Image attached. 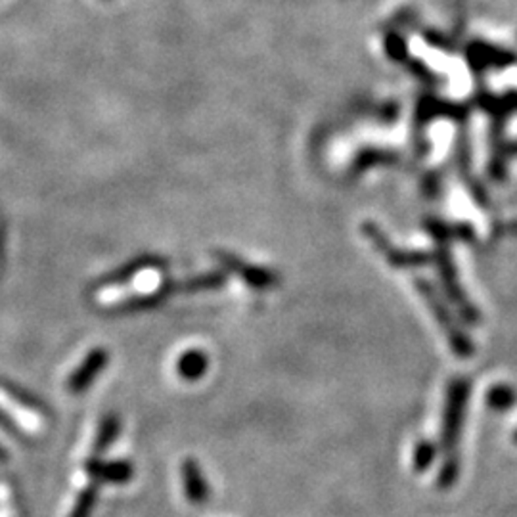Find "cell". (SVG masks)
Listing matches in <instances>:
<instances>
[{"mask_svg":"<svg viewBox=\"0 0 517 517\" xmlns=\"http://www.w3.org/2000/svg\"><path fill=\"white\" fill-rule=\"evenodd\" d=\"M472 395V379L468 376H456L446 385V399L441 422V443L443 463L437 477L439 489H451L460 477V439L465 424Z\"/></svg>","mask_w":517,"mask_h":517,"instance_id":"obj_1","label":"cell"},{"mask_svg":"<svg viewBox=\"0 0 517 517\" xmlns=\"http://www.w3.org/2000/svg\"><path fill=\"white\" fill-rule=\"evenodd\" d=\"M431 263L435 265L443 296L453 305V308L458 313V317L468 326L481 324V313L475 307V303L468 298L465 288L460 282L458 268L454 265V258L448 246H437L434 255H431Z\"/></svg>","mask_w":517,"mask_h":517,"instance_id":"obj_2","label":"cell"},{"mask_svg":"<svg viewBox=\"0 0 517 517\" xmlns=\"http://www.w3.org/2000/svg\"><path fill=\"white\" fill-rule=\"evenodd\" d=\"M416 289L420 291L422 299L429 307L431 315H434L439 322V327L444 332L448 345H451L453 353L458 358H472L475 353V345L472 337L465 332V327L456 320V315L453 307L444 303V298L434 288V284L420 278L416 280Z\"/></svg>","mask_w":517,"mask_h":517,"instance_id":"obj_3","label":"cell"},{"mask_svg":"<svg viewBox=\"0 0 517 517\" xmlns=\"http://www.w3.org/2000/svg\"><path fill=\"white\" fill-rule=\"evenodd\" d=\"M365 234L370 238V241L376 246V249L387 258V263L395 268H422V267L431 263V255L425 251L395 248L391 241L385 238V234L376 227V224L366 222L365 224Z\"/></svg>","mask_w":517,"mask_h":517,"instance_id":"obj_4","label":"cell"},{"mask_svg":"<svg viewBox=\"0 0 517 517\" xmlns=\"http://www.w3.org/2000/svg\"><path fill=\"white\" fill-rule=\"evenodd\" d=\"M427 234L435 239L437 246H451L453 241L475 244L477 234L470 222H446L441 219H427L424 222Z\"/></svg>","mask_w":517,"mask_h":517,"instance_id":"obj_5","label":"cell"},{"mask_svg":"<svg viewBox=\"0 0 517 517\" xmlns=\"http://www.w3.org/2000/svg\"><path fill=\"white\" fill-rule=\"evenodd\" d=\"M108 362V355L103 349L91 351V355L84 358L83 365L72 374V377L67 379V387L72 393H83L86 387H91V384L100 376Z\"/></svg>","mask_w":517,"mask_h":517,"instance_id":"obj_6","label":"cell"},{"mask_svg":"<svg viewBox=\"0 0 517 517\" xmlns=\"http://www.w3.org/2000/svg\"><path fill=\"white\" fill-rule=\"evenodd\" d=\"M182 481L186 496L194 504H201L207 500V483L194 460H186L182 465Z\"/></svg>","mask_w":517,"mask_h":517,"instance_id":"obj_7","label":"cell"},{"mask_svg":"<svg viewBox=\"0 0 517 517\" xmlns=\"http://www.w3.org/2000/svg\"><path fill=\"white\" fill-rule=\"evenodd\" d=\"M485 403L494 412H506L517 405V391L508 384H496L487 391Z\"/></svg>","mask_w":517,"mask_h":517,"instance_id":"obj_8","label":"cell"},{"mask_svg":"<svg viewBox=\"0 0 517 517\" xmlns=\"http://www.w3.org/2000/svg\"><path fill=\"white\" fill-rule=\"evenodd\" d=\"M207 372V356L201 351H188L179 360V374L188 379V382H196Z\"/></svg>","mask_w":517,"mask_h":517,"instance_id":"obj_9","label":"cell"},{"mask_svg":"<svg viewBox=\"0 0 517 517\" xmlns=\"http://www.w3.org/2000/svg\"><path fill=\"white\" fill-rule=\"evenodd\" d=\"M439 453V444H435L431 439H422L414 446V454H412V465L414 472H425L434 465L435 458Z\"/></svg>","mask_w":517,"mask_h":517,"instance_id":"obj_10","label":"cell"},{"mask_svg":"<svg viewBox=\"0 0 517 517\" xmlns=\"http://www.w3.org/2000/svg\"><path fill=\"white\" fill-rule=\"evenodd\" d=\"M91 472L96 477H102L106 481H113V483H121L127 481L131 477V465L125 462H113V463H96L91 465Z\"/></svg>","mask_w":517,"mask_h":517,"instance_id":"obj_11","label":"cell"},{"mask_svg":"<svg viewBox=\"0 0 517 517\" xmlns=\"http://www.w3.org/2000/svg\"><path fill=\"white\" fill-rule=\"evenodd\" d=\"M117 431H119V422H117V418H108L106 422L102 424L100 435H98V439H96V448H98V451H103V448H106L108 444H112V441H113L115 435H117Z\"/></svg>","mask_w":517,"mask_h":517,"instance_id":"obj_12","label":"cell"},{"mask_svg":"<svg viewBox=\"0 0 517 517\" xmlns=\"http://www.w3.org/2000/svg\"><path fill=\"white\" fill-rule=\"evenodd\" d=\"M396 158L395 155H391L389 151H379V150H372V151H366V153H362L360 155V160H358V167L360 169H366L370 165H377V163H391L395 161Z\"/></svg>","mask_w":517,"mask_h":517,"instance_id":"obj_13","label":"cell"},{"mask_svg":"<svg viewBox=\"0 0 517 517\" xmlns=\"http://www.w3.org/2000/svg\"><path fill=\"white\" fill-rule=\"evenodd\" d=\"M491 236H493L494 239L517 238V219H513V220H500V222L493 224Z\"/></svg>","mask_w":517,"mask_h":517,"instance_id":"obj_14","label":"cell"},{"mask_svg":"<svg viewBox=\"0 0 517 517\" xmlns=\"http://www.w3.org/2000/svg\"><path fill=\"white\" fill-rule=\"evenodd\" d=\"M93 504H94V491L89 489L81 496L75 510L72 512V515H69V517H89V513L93 510Z\"/></svg>","mask_w":517,"mask_h":517,"instance_id":"obj_15","label":"cell"},{"mask_svg":"<svg viewBox=\"0 0 517 517\" xmlns=\"http://www.w3.org/2000/svg\"><path fill=\"white\" fill-rule=\"evenodd\" d=\"M385 50L389 52V56L395 58V60H401L406 54L405 43L399 37H396V34H389V37L385 39Z\"/></svg>","mask_w":517,"mask_h":517,"instance_id":"obj_16","label":"cell"},{"mask_svg":"<svg viewBox=\"0 0 517 517\" xmlns=\"http://www.w3.org/2000/svg\"><path fill=\"white\" fill-rule=\"evenodd\" d=\"M513 441H515V443H517V429H515V431H513Z\"/></svg>","mask_w":517,"mask_h":517,"instance_id":"obj_17","label":"cell"},{"mask_svg":"<svg viewBox=\"0 0 517 517\" xmlns=\"http://www.w3.org/2000/svg\"><path fill=\"white\" fill-rule=\"evenodd\" d=\"M0 458H3V451H0Z\"/></svg>","mask_w":517,"mask_h":517,"instance_id":"obj_18","label":"cell"}]
</instances>
